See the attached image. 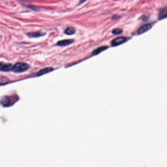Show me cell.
<instances>
[{"mask_svg":"<svg viewBox=\"0 0 167 167\" xmlns=\"http://www.w3.org/2000/svg\"><path fill=\"white\" fill-rule=\"evenodd\" d=\"M29 67V66L26 63H17L15 64L13 67H12V72L17 73H20V72H25L28 70Z\"/></svg>","mask_w":167,"mask_h":167,"instance_id":"1","label":"cell"},{"mask_svg":"<svg viewBox=\"0 0 167 167\" xmlns=\"http://www.w3.org/2000/svg\"><path fill=\"white\" fill-rule=\"evenodd\" d=\"M127 41V38L124 37H120L114 39L111 42L112 46H115L122 44Z\"/></svg>","mask_w":167,"mask_h":167,"instance_id":"2","label":"cell"},{"mask_svg":"<svg viewBox=\"0 0 167 167\" xmlns=\"http://www.w3.org/2000/svg\"><path fill=\"white\" fill-rule=\"evenodd\" d=\"M152 27V25L151 24H145L144 25H142L137 30V34L138 35L142 34L143 33H145Z\"/></svg>","mask_w":167,"mask_h":167,"instance_id":"3","label":"cell"},{"mask_svg":"<svg viewBox=\"0 0 167 167\" xmlns=\"http://www.w3.org/2000/svg\"><path fill=\"white\" fill-rule=\"evenodd\" d=\"M12 65L6 63H0V70L2 72H8L12 69Z\"/></svg>","mask_w":167,"mask_h":167,"instance_id":"4","label":"cell"},{"mask_svg":"<svg viewBox=\"0 0 167 167\" xmlns=\"http://www.w3.org/2000/svg\"><path fill=\"white\" fill-rule=\"evenodd\" d=\"M74 42V40L70 39V40H64L60 41L57 42V45L58 46H66L67 45H70Z\"/></svg>","mask_w":167,"mask_h":167,"instance_id":"5","label":"cell"},{"mask_svg":"<svg viewBox=\"0 0 167 167\" xmlns=\"http://www.w3.org/2000/svg\"><path fill=\"white\" fill-rule=\"evenodd\" d=\"M45 33L41 32H30L27 34V35L30 38H38L44 36Z\"/></svg>","mask_w":167,"mask_h":167,"instance_id":"6","label":"cell"},{"mask_svg":"<svg viewBox=\"0 0 167 167\" xmlns=\"http://www.w3.org/2000/svg\"><path fill=\"white\" fill-rule=\"evenodd\" d=\"M11 98L8 96H4L3 97L1 101V103L4 106H9L11 105Z\"/></svg>","mask_w":167,"mask_h":167,"instance_id":"7","label":"cell"},{"mask_svg":"<svg viewBox=\"0 0 167 167\" xmlns=\"http://www.w3.org/2000/svg\"><path fill=\"white\" fill-rule=\"evenodd\" d=\"M53 70H54V69H52V67H46L45 69H42L41 70L38 72V73H37V76H41L42 75L45 74L46 73L52 72Z\"/></svg>","mask_w":167,"mask_h":167,"instance_id":"8","label":"cell"},{"mask_svg":"<svg viewBox=\"0 0 167 167\" xmlns=\"http://www.w3.org/2000/svg\"><path fill=\"white\" fill-rule=\"evenodd\" d=\"M167 8H165L162 9L160 11L159 14V16H158V19L159 20L163 19L167 17Z\"/></svg>","mask_w":167,"mask_h":167,"instance_id":"9","label":"cell"},{"mask_svg":"<svg viewBox=\"0 0 167 167\" xmlns=\"http://www.w3.org/2000/svg\"><path fill=\"white\" fill-rule=\"evenodd\" d=\"M64 32L66 34L68 35H71L75 34L76 32V29L73 27H68L67 29H66Z\"/></svg>","mask_w":167,"mask_h":167,"instance_id":"10","label":"cell"},{"mask_svg":"<svg viewBox=\"0 0 167 167\" xmlns=\"http://www.w3.org/2000/svg\"><path fill=\"white\" fill-rule=\"evenodd\" d=\"M108 46H101V47H99V48H98L97 49H96L95 50H94L93 51V52H92V54L93 55H97L98 54L100 53V52H102V51H105V49L108 48Z\"/></svg>","mask_w":167,"mask_h":167,"instance_id":"11","label":"cell"},{"mask_svg":"<svg viewBox=\"0 0 167 167\" xmlns=\"http://www.w3.org/2000/svg\"><path fill=\"white\" fill-rule=\"evenodd\" d=\"M122 32V29H114L112 31V33L113 34L119 35Z\"/></svg>","mask_w":167,"mask_h":167,"instance_id":"12","label":"cell"},{"mask_svg":"<svg viewBox=\"0 0 167 167\" xmlns=\"http://www.w3.org/2000/svg\"><path fill=\"white\" fill-rule=\"evenodd\" d=\"M87 0H80L79 2V5H81V4H82L84 3V2H86Z\"/></svg>","mask_w":167,"mask_h":167,"instance_id":"13","label":"cell"}]
</instances>
